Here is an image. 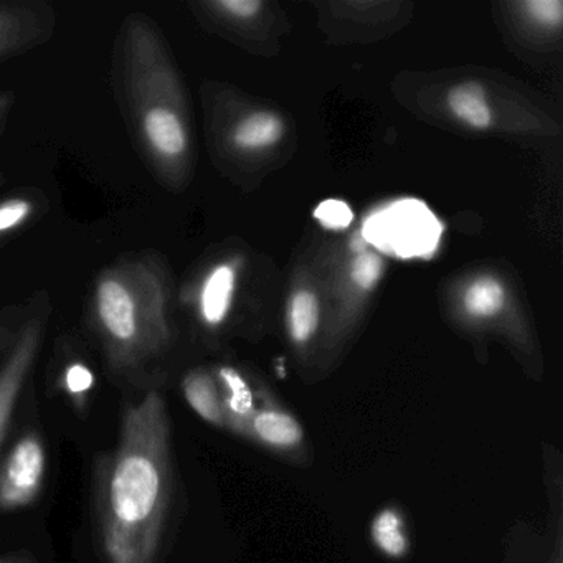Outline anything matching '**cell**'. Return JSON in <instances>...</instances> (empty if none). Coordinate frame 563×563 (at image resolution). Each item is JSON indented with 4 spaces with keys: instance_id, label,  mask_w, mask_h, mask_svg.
<instances>
[{
    "instance_id": "cell-21",
    "label": "cell",
    "mask_w": 563,
    "mask_h": 563,
    "mask_svg": "<svg viewBox=\"0 0 563 563\" xmlns=\"http://www.w3.org/2000/svg\"><path fill=\"white\" fill-rule=\"evenodd\" d=\"M316 217L322 220L325 227L331 229H345L351 223L352 212L345 203L338 200H329L319 207Z\"/></svg>"
},
{
    "instance_id": "cell-17",
    "label": "cell",
    "mask_w": 563,
    "mask_h": 563,
    "mask_svg": "<svg viewBox=\"0 0 563 563\" xmlns=\"http://www.w3.org/2000/svg\"><path fill=\"white\" fill-rule=\"evenodd\" d=\"M547 476H550V503H552L553 523H555V552L550 563H562V464L559 454L545 456Z\"/></svg>"
},
{
    "instance_id": "cell-10",
    "label": "cell",
    "mask_w": 563,
    "mask_h": 563,
    "mask_svg": "<svg viewBox=\"0 0 563 563\" xmlns=\"http://www.w3.org/2000/svg\"><path fill=\"white\" fill-rule=\"evenodd\" d=\"M220 397H222L223 415H225V430L246 438L250 421L255 413L258 401L255 391L250 387L236 368L222 365L213 372Z\"/></svg>"
},
{
    "instance_id": "cell-3",
    "label": "cell",
    "mask_w": 563,
    "mask_h": 563,
    "mask_svg": "<svg viewBox=\"0 0 563 563\" xmlns=\"http://www.w3.org/2000/svg\"><path fill=\"white\" fill-rule=\"evenodd\" d=\"M169 266L154 250L118 256L93 276L85 325L104 364L121 378L146 377L174 341Z\"/></svg>"
},
{
    "instance_id": "cell-1",
    "label": "cell",
    "mask_w": 563,
    "mask_h": 563,
    "mask_svg": "<svg viewBox=\"0 0 563 563\" xmlns=\"http://www.w3.org/2000/svg\"><path fill=\"white\" fill-rule=\"evenodd\" d=\"M173 500L169 411L150 388L124 407L117 446L95 466V532L104 563H156Z\"/></svg>"
},
{
    "instance_id": "cell-8",
    "label": "cell",
    "mask_w": 563,
    "mask_h": 563,
    "mask_svg": "<svg viewBox=\"0 0 563 563\" xmlns=\"http://www.w3.org/2000/svg\"><path fill=\"white\" fill-rule=\"evenodd\" d=\"M52 374L55 390L64 395L78 413H84L97 390L98 377L90 358L71 335H64L58 341Z\"/></svg>"
},
{
    "instance_id": "cell-19",
    "label": "cell",
    "mask_w": 563,
    "mask_h": 563,
    "mask_svg": "<svg viewBox=\"0 0 563 563\" xmlns=\"http://www.w3.org/2000/svg\"><path fill=\"white\" fill-rule=\"evenodd\" d=\"M526 9L537 21L547 25H559L563 19V5L560 0H530Z\"/></svg>"
},
{
    "instance_id": "cell-16",
    "label": "cell",
    "mask_w": 563,
    "mask_h": 563,
    "mask_svg": "<svg viewBox=\"0 0 563 563\" xmlns=\"http://www.w3.org/2000/svg\"><path fill=\"white\" fill-rule=\"evenodd\" d=\"M503 286L493 278H481L470 286L464 296V306L474 318H493L504 306Z\"/></svg>"
},
{
    "instance_id": "cell-13",
    "label": "cell",
    "mask_w": 563,
    "mask_h": 563,
    "mask_svg": "<svg viewBox=\"0 0 563 563\" xmlns=\"http://www.w3.org/2000/svg\"><path fill=\"white\" fill-rule=\"evenodd\" d=\"M283 136V123L272 113H256L236 124L232 141L240 150H262Z\"/></svg>"
},
{
    "instance_id": "cell-22",
    "label": "cell",
    "mask_w": 563,
    "mask_h": 563,
    "mask_svg": "<svg viewBox=\"0 0 563 563\" xmlns=\"http://www.w3.org/2000/svg\"><path fill=\"white\" fill-rule=\"evenodd\" d=\"M15 101H18V97H15L14 91L0 90V136L4 134L5 128H8Z\"/></svg>"
},
{
    "instance_id": "cell-18",
    "label": "cell",
    "mask_w": 563,
    "mask_h": 563,
    "mask_svg": "<svg viewBox=\"0 0 563 563\" xmlns=\"http://www.w3.org/2000/svg\"><path fill=\"white\" fill-rule=\"evenodd\" d=\"M382 260L375 253H362L352 263V279L362 289H371L380 279Z\"/></svg>"
},
{
    "instance_id": "cell-15",
    "label": "cell",
    "mask_w": 563,
    "mask_h": 563,
    "mask_svg": "<svg viewBox=\"0 0 563 563\" xmlns=\"http://www.w3.org/2000/svg\"><path fill=\"white\" fill-rule=\"evenodd\" d=\"M319 324V301L312 292L301 291L292 298L289 309V332L296 344H306Z\"/></svg>"
},
{
    "instance_id": "cell-23",
    "label": "cell",
    "mask_w": 563,
    "mask_h": 563,
    "mask_svg": "<svg viewBox=\"0 0 563 563\" xmlns=\"http://www.w3.org/2000/svg\"><path fill=\"white\" fill-rule=\"evenodd\" d=\"M0 563H31L29 560L15 559V556H8V559H0Z\"/></svg>"
},
{
    "instance_id": "cell-7",
    "label": "cell",
    "mask_w": 563,
    "mask_h": 563,
    "mask_svg": "<svg viewBox=\"0 0 563 563\" xmlns=\"http://www.w3.org/2000/svg\"><path fill=\"white\" fill-rule=\"evenodd\" d=\"M246 440L279 456H301L306 450V431L292 411L272 398L260 401L246 431Z\"/></svg>"
},
{
    "instance_id": "cell-20",
    "label": "cell",
    "mask_w": 563,
    "mask_h": 563,
    "mask_svg": "<svg viewBox=\"0 0 563 563\" xmlns=\"http://www.w3.org/2000/svg\"><path fill=\"white\" fill-rule=\"evenodd\" d=\"M210 9L220 12V14L229 15V18L246 21L262 9V2H258V0H219V2H212Z\"/></svg>"
},
{
    "instance_id": "cell-4",
    "label": "cell",
    "mask_w": 563,
    "mask_h": 563,
    "mask_svg": "<svg viewBox=\"0 0 563 563\" xmlns=\"http://www.w3.org/2000/svg\"><path fill=\"white\" fill-rule=\"evenodd\" d=\"M54 301L47 291L0 309V448L47 338Z\"/></svg>"
},
{
    "instance_id": "cell-12",
    "label": "cell",
    "mask_w": 563,
    "mask_h": 563,
    "mask_svg": "<svg viewBox=\"0 0 563 563\" xmlns=\"http://www.w3.org/2000/svg\"><path fill=\"white\" fill-rule=\"evenodd\" d=\"M371 540L388 560H404L411 550L410 532L404 510L385 506L377 510L371 523Z\"/></svg>"
},
{
    "instance_id": "cell-6",
    "label": "cell",
    "mask_w": 563,
    "mask_h": 563,
    "mask_svg": "<svg viewBox=\"0 0 563 563\" xmlns=\"http://www.w3.org/2000/svg\"><path fill=\"white\" fill-rule=\"evenodd\" d=\"M57 25V12L45 0H0V64L47 45Z\"/></svg>"
},
{
    "instance_id": "cell-5",
    "label": "cell",
    "mask_w": 563,
    "mask_h": 563,
    "mask_svg": "<svg viewBox=\"0 0 563 563\" xmlns=\"http://www.w3.org/2000/svg\"><path fill=\"white\" fill-rule=\"evenodd\" d=\"M47 466V446L41 431H22L0 463V512L31 507L44 489Z\"/></svg>"
},
{
    "instance_id": "cell-25",
    "label": "cell",
    "mask_w": 563,
    "mask_h": 563,
    "mask_svg": "<svg viewBox=\"0 0 563 563\" xmlns=\"http://www.w3.org/2000/svg\"><path fill=\"white\" fill-rule=\"evenodd\" d=\"M520 563H536V562H530V560H523V562H520Z\"/></svg>"
},
{
    "instance_id": "cell-24",
    "label": "cell",
    "mask_w": 563,
    "mask_h": 563,
    "mask_svg": "<svg viewBox=\"0 0 563 563\" xmlns=\"http://www.w3.org/2000/svg\"><path fill=\"white\" fill-rule=\"evenodd\" d=\"M8 184V177H5V174L0 170V189Z\"/></svg>"
},
{
    "instance_id": "cell-14",
    "label": "cell",
    "mask_w": 563,
    "mask_h": 563,
    "mask_svg": "<svg viewBox=\"0 0 563 563\" xmlns=\"http://www.w3.org/2000/svg\"><path fill=\"white\" fill-rule=\"evenodd\" d=\"M448 103L460 120L477 130H486L493 121L483 87L473 81L453 88L448 95Z\"/></svg>"
},
{
    "instance_id": "cell-9",
    "label": "cell",
    "mask_w": 563,
    "mask_h": 563,
    "mask_svg": "<svg viewBox=\"0 0 563 563\" xmlns=\"http://www.w3.org/2000/svg\"><path fill=\"white\" fill-rule=\"evenodd\" d=\"M236 273L229 263L216 265L200 279L192 291H187L184 299L187 305L196 308L199 321L206 328L217 329L225 322L232 308L233 292H235Z\"/></svg>"
},
{
    "instance_id": "cell-2",
    "label": "cell",
    "mask_w": 563,
    "mask_h": 563,
    "mask_svg": "<svg viewBox=\"0 0 563 563\" xmlns=\"http://www.w3.org/2000/svg\"><path fill=\"white\" fill-rule=\"evenodd\" d=\"M111 90L137 156L159 186H183L190 130L183 88L156 22L133 12L121 22L111 51Z\"/></svg>"
},
{
    "instance_id": "cell-11",
    "label": "cell",
    "mask_w": 563,
    "mask_h": 563,
    "mask_svg": "<svg viewBox=\"0 0 563 563\" xmlns=\"http://www.w3.org/2000/svg\"><path fill=\"white\" fill-rule=\"evenodd\" d=\"M183 395L190 410L202 418L210 427L225 430L222 397L212 372L206 368H194L183 378Z\"/></svg>"
}]
</instances>
